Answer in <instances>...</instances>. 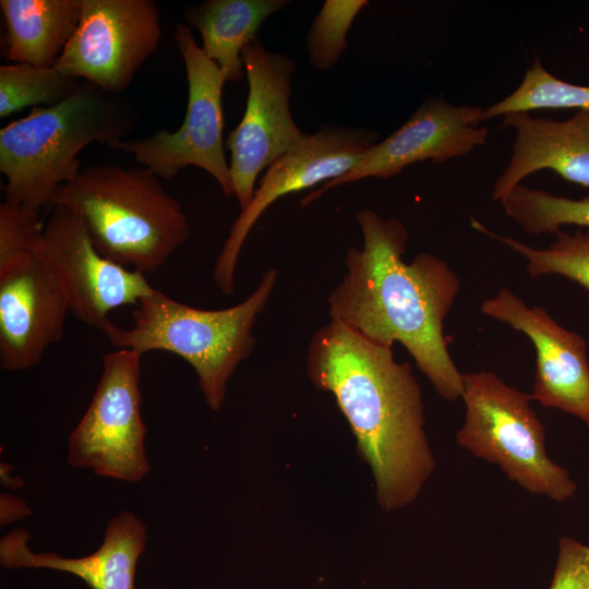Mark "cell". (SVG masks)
<instances>
[{"label":"cell","mask_w":589,"mask_h":589,"mask_svg":"<svg viewBox=\"0 0 589 589\" xmlns=\"http://www.w3.org/2000/svg\"><path fill=\"white\" fill-rule=\"evenodd\" d=\"M69 313L68 290L38 251L0 260V368L19 372L40 364L61 340Z\"/></svg>","instance_id":"13"},{"label":"cell","mask_w":589,"mask_h":589,"mask_svg":"<svg viewBox=\"0 0 589 589\" xmlns=\"http://www.w3.org/2000/svg\"><path fill=\"white\" fill-rule=\"evenodd\" d=\"M484 121L480 107L429 98L398 130L373 144L352 169L304 196L301 206L342 184L368 178L389 179L416 163H444L465 156L486 142Z\"/></svg>","instance_id":"14"},{"label":"cell","mask_w":589,"mask_h":589,"mask_svg":"<svg viewBox=\"0 0 589 589\" xmlns=\"http://www.w3.org/2000/svg\"><path fill=\"white\" fill-rule=\"evenodd\" d=\"M549 589H589V545L566 536L560 539Z\"/></svg>","instance_id":"26"},{"label":"cell","mask_w":589,"mask_h":589,"mask_svg":"<svg viewBox=\"0 0 589 589\" xmlns=\"http://www.w3.org/2000/svg\"><path fill=\"white\" fill-rule=\"evenodd\" d=\"M366 0H326L315 16L308 37L309 63L318 70H329L348 47V32Z\"/></svg>","instance_id":"24"},{"label":"cell","mask_w":589,"mask_h":589,"mask_svg":"<svg viewBox=\"0 0 589 589\" xmlns=\"http://www.w3.org/2000/svg\"><path fill=\"white\" fill-rule=\"evenodd\" d=\"M502 124L513 128L516 137L508 165L494 183V201L500 202L526 177L544 169L589 187V109H580L564 121L529 112L508 113Z\"/></svg>","instance_id":"17"},{"label":"cell","mask_w":589,"mask_h":589,"mask_svg":"<svg viewBox=\"0 0 589 589\" xmlns=\"http://www.w3.org/2000/svg\"><path fill=\"white\" fill-rule=\"evenodd\" d=\"M161 33L153 0H83L77 28L55 67L122 95L156 50Z\"/></svg>","instance_id":"10"},{"label":"cell","mask_w":589,"mask_h":589,"mask_svg":"<svg viewBox=\"0 0 589 589\" xmlns=\"http://www.w3.org/2000/svg\"><path fill=\"white\" fill-rule=\"evenodd\" d=\"M175 39L188 80V105L182 124L172 132L159 130L147 137L120 141L110 148L133 155L161 180L175 178L188 166L199 167L218 182L227 197H232L223 137V88L227 79L185 24H177Z\"/></svg>","instance_id":"7"},{"label":"cell","mask_w":589,"mask_h":589,"mask_svg":"<svg viewBox=\"0 0 589 589\" xmlns=\"http://www.w3.org/2000/svg\"><path fill=\"white\" fill-rule=\"evenodd\" d=\"M589 109V86L562 81L534 58L520 85L507 97L483 109L486 121L515 112L536 109Z\"/></svg>","instance_id":"22"},{"label":"cell","mask_w":589,"mask_h":589,"mask_svg":"<svg viewBox=\"0 0 589 589\" xmlns=\"http://www.w3.org/2000/svg\"><path fill=\"white\" fill-rule=\"evenodd\" d=\"M483 314L524 333L537 352L531 399L579 418L589 426L587 342L561 326L542 306L529 308L507 288L484 300Z\"/></svg>","instance_id":"15"},{"label":"cell","mask_w":589,"mask_h":589,"mask_svg":"<svg viewBox=\"0 0 589 589\" xmlns=\"http://www.w3.org/2000/svg\"><path fill=\"white\" fill-rule=\"evenodd\" d=\"M140 119L123 95L86 81L65 100L32 108L0 130L4 200L50 212L58 188L81 170V151L93 143L111 147L127 140Z\"/></svg>","instance_id":"3"},{"label":"cell","mask_w":589,"mask_h":589,"mask_svg":"<svg viewBox=\"0 0 589 589\" xmlns=\"http://www.w3.org/2000/svg\"><path fill=\"white\" fill-rule=\"evenodd\" d=\"M277 279L278 271L268 269L245 300L220 310L193 308L154 289L135 305L130 328L112 324L105 335L118 349L143 356L163 350L184 359L197 375L205 401L218 411L229 378L255 347L253 328Z\"/></svg>","instance_id":"5"},{"label":"cell","mask_w":589,"mask_h":589,"mask_svg":"<svg viewBox=\"0 0 589 589\" xmlns=\"http://www.w3.org/2000/svg\"><path fill=\"white\" fill-rule=\"evenodd\" d=\"M377 134L361 127L323 125L277 158L241 209L218 254L213 278L224 294L235 291V273L244 241L263 213L279 197L340 178L376 143Z\"/></svg>","instance_id":"11"},{"label":"cell","mask_w":589,"mask_h":589,"mask_svg":"<svg viewBox=\"0 0 589 589\" xmlns=\"http://www.w3.org/2000/svg\"><path fill=\"white\" fill-rule=\"evenodd\" d=\"M0 8L7 60L53 67L77 28L83 0H1Z\"/></svg>","instance_id":"18"},{"label":"cell","mask_w":589,"mask_h":589,"mask_svg":"<svg viewBox=\"0 0 589 589\" xmlns=\"http://www.w3.org/2000/svg\"><path fill=\"white\" fill-rule=\"evenodd\" d=\"M29 532L19 528L0 541V562L5 568H47L72 574L91 589H135L137 561L145 550V524L123 510L106 527L101 545L82 557L56 553H35L28 548Z\"/></svg>","instance_id":"16"},{"label":"cell","mask_w":589,"mask_h":589,"mask_svg":"<svg viewBox=\"0 0 589 589\" xmlns=\"http://www.w3.org/2000/svg\"><path fill=\"white\" fill-rule=\"evenodd\" d=\"M471 226L501 242L526 259V268L532 278L557 274L574 280L589 290V232L573 235L556 232V240L545 249L529 247L514 238L486 229L471 218Z\"/></svg>","instance_id":"23"},{"label":"cell","mask_w":589,"mask_h":589,"mask_svg":"<svg viewBox=\"0 0 589 589\" xmlns=\"http://www.w3.org/2000/svg\"><path fill=\"white\" fill-rule=\"evenodd\" d=\"M37 251L59 274L76 318L104 334L113 324L112 310L137 305L155 289L143 272L105 257L84 223L64 206L50 211Z\"/></svg>","instance_id":"12"},{"label":"cell","mask_w":589,"mask_h":589,"mask_svg":"<svg viewBox=\"0 0 589 589\" xmlns=\"http://www.w3.org/2000/svg\"><path fill=\"white\" fill-rule=\"evenodd\" d=\"M55 205L84 223L105 257L144 274L161 267L190 235L181 204L144 166L82 167L58 188Z\"/></svg>","instance_id":"4"},{"label":"cell","mask_w":589,"mask_h":589,"mask_svg":"<svg viewBox=\"0 0 589 589\" xmlns=\"http://www.w3.org/2000/svg\"><path fill=\"white\" fill-rule=\"evenodd\" d=\"M500 203L528 235L556 233L563 225L589 227V196L569 199L520 183Z\"/></svg>","instance_id":"21"},{"label":"cell","mask_w":589,"mask_h":589,"mask_svg":"<svg viewBox=\"0 0 589 589\" xmlns=\"http://www.w3.org/2000/svg\"><path fill=\"white\" fill-rule=\"evenodd\" d=\"M287 0H205L184 9L188 24L197 28L203 51L224 72L227 82H237L245 73L243 48L253 39L264 21L284 9Z\"/></svg>","instance_id":"19"},{"label":"cell","mask_w":589,"mask_h":589,"mask_svg":"<svg viewBox=\"0 0 589 589\" xmlns=\"http://www.w3.org/2000/svg\"><path fill=\"white\" fill-rule=\"evenodd\" d=\"M142 357L131 349L104 356L92 400L68 438L67 464L125 482H137L146 476L149 464L141 414Z\"/></svg>","instance_id":"8"},{"label":"cell","mask_w":589,"mask_h":589,"mask_svg":"<svg viewBox=\"0 0 589 589\" xmlns=\"http://www.w3.org/2000/svg\"><path fill=\"white\" fill-rule=\"evenodd\" d=\"M41 212L4 200L0 205V260L37 251L44 232Z\"/></svg>","instance_id":"25"},{"label":"cell","mask_w":589,"mask_h":589,"mask_svg":"<svg viewBox=\"0 0 589 589\" xmlns=\"http://www.w3.org/2000/svg\"><path fill=\"white\" fill-rule=\"evenodd\" d=\"M462 385L466 417L457 444L500 466L530 493L555 502L570 498L577 484L549 458L544 428L529 405L531 396L486 371L462 374Z\"/></svg>","instance_id":"6"},{"label":"cell","mask_w":589,"mask_h":589,"mask_svg":"<svg viewBox=\"0 0 589 589\" xmlns=\"http://www.w3.org/2000/svg\"><path fill=\"white\" fill-rule=\"evenodd\" d=\"M356 217L363 244L346 253L345 274L327 298L330 320L377 345L400 342L440 396L458 400L462 374L443 333L460 289L457 275L446 261L426 252L406 263L408 231L399 220L371 209Z\"/></svg>","instance_id":"1"},{"label":"cell","mask_w":589,"mask_h":589,"mask_svg":"<svg viewBox=\"0 0 589 589\" xmlns=\"http://www.w3.org/2000/svg\"><path fill=\"white\" fill-rule=\"evenodd\" d=\"M242 60L249 85L245 110L225 142L241 209L251 201L259 175L306 135L293 121L289 105L297 63L267 50L259 38L243 48Z\"/></svg>","instance_id":"9"},{"label":"cell","mask_w":589,"mask_h":589,"mask_svg":"<svg viewBox=\"0 0 589 589\" xmlns=\"http://www.w3.org/2000/svg\"><path fill=\"white\" fill-rule=\"evenodd\" d=\"M306 372L334 395L370 465L385 510L410 504L435 469L424 406L409 363L336 320L311 337Z\"/></svg>","instance_id":"2"},{"label":"cell","mask_w":589,"mask_h":589,"mask_svg":"<svg viewBox=\"0 0 589 589\" xmlns=\"http://www.w3.org/2000/svg\"><path fill=\"white\" fill-rule=\"evenodd\" d=\"M32 513L28 505L21 498L9 493L0 496V524L7 526L16 520L29 516Z\"/></svg>","instance_id":"27"},{"label":"cell","mask_w":589,"mask_h":589,"mask_svg":"<svg viewBox=\"0 0 589 589\" xmlns=\"http://www.w3.org/2000/svg\"><path fill=\"white\" fill-rule=\"evenodd\" d=\"M83 81L53 67L27 63L0 67V117L27 107H50L72 96Z\"/></svg>","instance_id":"20"}]
</instances>
